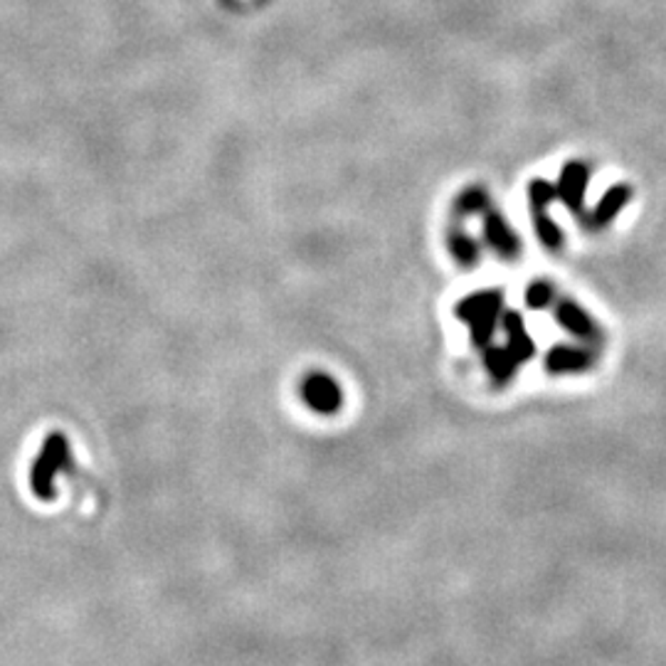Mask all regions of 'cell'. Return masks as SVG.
Instances as JSON below:
<instances>
[{
  "label": "cell",
  "mask_w": 666,
  "mask_h": 666,
  "mask_svg": "<svg viewBox=\"0 0 666 666\" xmlns=\"http://www.w3.org/2000/svg\"><path fill=\"white\" fill-rule=\"evenodd\" d=\"M457 316L467 324L474 346L487 348L504 316V295L496 289L469 295L457 304Z\"/></svg>",
  "instance_id": "cell-1"
},
{
  "label": "cell",
  "mask_w": 666,
  "mask_h": 666,
  "mask_svg": "<svg viewBox=\"0 0 666 666\" xmlns=\"http://www.w3.org/2000/svg\"><path fill=\"white\" fill-rule=\"evenodd\" d=\"M67 465H70V447H67L60 435H54L44 443L38 465L32 469V489H36L42 499H48L52 494L54 477H58L62 469H67Z\"/></svg>",
  "instance_id": "cell-2"
},
{
  "label": "cell",
  "mask_w": 666,
  "mask_h": 666,
  "mask_svg": "<svg viewBox=\"0 0 666 666\" xmlns=\"http://www.w3.org/2000/svg\"><path fill=\"white\" fill-rule=\"evenodd\" d=\"M590 183V168L583 161H570L563 166L560 178H558V200L573 212H583L585 208V193H588Z\"/></svg>",
  "instance_id": "cell-3"
},
{
  "label": "cell",
  "mask_w": 666,
  "mask_h": 666,
  "mask_svg": "<svg viewBox=\"0 0 666 666\" xmlns=\"http://www.w3.org/2000/svg\"><path fill=\"white\" fill-rule=\"evenodd\" d=\"M556 321L560 324V329H566L575 338H580V341L597 344L603 338L600 326H597L593 316L575 301L563 299L556 304Z\"/></svg>",
  "instance_id": "cell-4"
},
{
  "label": "cell",
  "mask_w": 666,
  "mask_h": 666,
  "mask_svg": "<svg viewBox=\"0 0 666 666\" xmlns=\"http://www.w3.org/2000/svg\"><path fill=\"white\" fill-rule=\"evenodd\" d=\"M484 240H487L491 250L504 259H516L521 255V240H518L511 225L506 222L499 212H484Z\"/></svg>",
  "instance_id": "cell-5"
},
{
  "label": "cell",
  "mask_w": 666,
  "mask_h": 666,
  "mask_svg": "<svg viewBox=\"0 0 666 666\" xmlns=\"http://www.w3.org/2000/svg\"><path fill=\"white\" fill-rule=\"evenodd\" d=\"M301 392H304V400H307V405L314 412L331 415L341 408V388L336 386L334 378L321 376V372H316V376H309L304 380Z\"/></svg>",
  "instance_id": "cell-6"
},
{
  "label": "cell",
  "mask_w": 666,
  "mask_h": 666,
  "mask_svg": "<svg viewBox=\"0 0 666 666\" xmlns=\"http://www.w3.org/2000/svg\"><path fill=\"white\" fill-rule=\"evenodd\" d=\"M593 366V354L588 348L558 344L546 354V370L553 376H575V372H585Z\"/></svg>",
  "instance_id": "cell-7"
},
{
  "label": "cell",
  "mask_w": 666,
  "mask_h": 666,
  "mask_svg": "<svg viewBox=\"0 0 666 666\" xmlns=\"http://www.w3.org/2000/svg\"><path fill=\"white\" fill-rule=\"evenodd\" d=\"M632 200V186L627 183H617L613 188H607V193L597 200V206L593 208V212L588 218H585V225H590L593 230H603L607 228L609 222H613L627 202Z\"/></svg>",
  "instance_id": "cell-8"
},
{
  "label": "cell",
  "mask_w": 666,
  "mask_h": 666,
  "mask_svg": "<svg viewBox=\"0 0 666 666\" xmlns=\"http://www.w3.org/2000/svg\"><path fill=\"white\" fill-rule=\"evenodd\" d=\"M501 326L506 331V348L514 354V358L518 364H524V360H530L536 356V344L534 338L528 336L526 324L521 319V314L518 311H509L501 316Z\"/></svg>",
  "instance_id": "cell-9"
},
{
  "label": "cell",
  "mask_w": 666,
  "mask_h": 666,
  "mask_svg": "<svg viewBox=\"0 0 666 666\" xmlns=\"http://www.w3.org/2000/svg\"><path fill=\"white\" fill-rule=\"evenodd\" d=\"M484 366H487V372L496 382H506L516 376L518 370V360L506 346H487L484 348Z\"/></svg>",
  "instance_id": "cell-10"
},
{
  "label": "cell",
  "mask_w": 666,
  "mask_h": 666,
  "mask_svg": "<svg viewBox=\"0 0 666 666\" xmlns=\"http://www.w3.org/2000/svg\"><path fill=\"white\" fill-rule=\"evenodd\" d=\"M457 216L461 218H471V216H484V212L489 210V196L487 190L474 186V188H467L465 193H461L457 198Z\"/></svg>",
  "instance_id": "cell-11"
},
{
  "label": "cell",
  "mask_w": 666,
  "mask_h": 666,
  "mask_svg": "<svg viewBox=\"0 0 666 666\" xmlns=\"http://www.w3.org/2000/svg\"><path fill=\"white\" fill-rule=\"evenodd\" d=\"M526 196H528V206L534 212H548L550 202L558 198V188L548 183V180L544 178H536L530 180L528 188H526Z\"/></svg>",
  "instance_id": "cell-12"
},
{
  "label": "cell",
  "mask_w": 666,
  "mask_h": 666,
  "mask_svg": "<svg viewBox=\"0 0 666 666\" xmlns=\"http://www.w3.org/2000/svg\"><path fill=\"white\" fill-rule=\"evenodd\" d=\"M524 301H526V307H528V309L544 311V309L550 307L553 301H556V289H553L550 281L536 279V281H530V285L526 287Z\"/></svg>",
  "instance_id": "cell-13"
},
{
  "label": "cell",
  "mask_w": 666,
  "mask_h": 666,
  "mask_svg": "<svg viewBox=\"0 0 666 666\" xmlns=\"http://www.w3.org/2000/svg\"><path fill=\"white\" fill-rule=\"evenodd\" d=\"M534 228L546 250H558L563 245V232L558 228V222L553 220L548 212H534Z\"/></svg>",
  "instance_id": "cell-14"
},
{
  "label": "cell",
  "mask_w": 666,
  "mask_h": 666,
  "mask_svg": "<svg viewBox=\"0 0 666 666\" xmlns=\"http://www.w3.org/2000/svg\"><path fill=\"white\" fill-rule=\"evenodd\" d=\"M449 250H451V255L457 257V262H461L465 267H471V265H477L479 262V245L471 240L469 235H465V232H455L449 237Z\"/></svg>",
  "instance_id": "cell-15"
}]
</instances>
